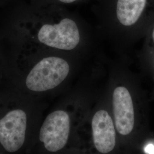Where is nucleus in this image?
<instances>
[{
  "instance_id": "6",
  "label": "nucleus",
  "mask_w": 154,
  "mask_h": 154,
  "mask_svg": "<svg viewBox=\"0 0 154 154\" xmlns=\"http://www.w3.org/2000/svg\"><path fill=\"white\" fill-rule=\"evenodd\" d=\"M92 130L95 148L102 154L112 151L116 146V131L114 123L109 113L99 110L92 119Z\"/></svg>"
},
{
  "instance_id": "3",
  "label": "nucleus",
  "mask_w": 154,
  "mask_h": 154,
  "mask_svg": "<svg viewBox=\"0 0 154 154\" xmlns=\"http://www.w3.org/2000/svg\"><path fill=\"white\" fill-rule=\"evenodd\" d=\"M28 114L16 107L0 116V146L6 152L14 153L25 144L28 125Z\"/></svg>"
},
{
  "instance_id": "9",
  "label": "nucleus",
  "mask_w": 154,
  "mask_h": 154,
  "mask_svg": "<svg viewBox=\"0 0 154 154\" xmlns=\"http://www.w3.org/2000/svg\"><path fill=\"white\" fill-rule=\"evenodd\" d=\"M59 1H60L62 3H65V4H70L72 3L77 0H58Z\"/></svg>"
},
{
  "instance_id": "5",
  "label": "nucleus",
  "mask_w": 154,
  "mask_h": 154,
  "mask_svg": "<svg viewBox=\"0 0 154 154\" xmlns=\"http://www.w3.org/2000/svg\"><path fill=\"white\" fill-rule=\"evenodd\" d=\"M113 110L116 128L119 134H130L134 126V110L132 98L125 87H118L113 93Z\"/></svg>"
},
{
  "instance_id": "7",
  "label": "nucleus",
  "mask_w": 154,
  "mask_h": 154,
  "mask_svg": "<svg viewBox=\"0 0 154 154\" xmlns=\"http://www.w3.org/2000/svg\"><path fill=\"white\" fill-rule=\"evenodd\" d=\"M147 0H118L116 16L120 23L129 26L135 24L142 15Z\"/></svg>"
},
{
  "instance_id": "10",
  "label": "nucleus",
  "mask_w": 154,
  "mask_h": 154,
  "mask_svg": "<svg viewBox=\"0 0 154 154\" xmlns=\"http://www.w3.org/2000/svg\"><path fill=\"white\" fill-rule=\"evenodd\" d=\"M152 38H153V39H154V31H153V33H152Z\"/></svg>"
},
{
  "instance_id": "4",
  "label": "nucleus",
  "mask_w": 154,
  "mask_h": 154,
  "mask_svg": "<svg viewBox=\"0 0 154 154\" xmlns=\"http://www.w3.org/2000/svg\"><path fill=\"white\" fill-rule=\"evenodd\" d=\"M70 130L69 114L63 110H57L46 118L40 128L39 139L47 151L57 152L66 146Z\"/></svg>"
},
{
  "instance_id": "1",
  "label": "nucleus",
  "mask_w": 154,
  "mask_h": 154,
  "mask_svg": "<svg viewBox=\"0 0 154 154\" xmlns=\"http://www.w3.org/2000/svg\"><path fill=\"white\" fill-rule=\"evenodd\" d=\"M69 72V65L64 59L55 56L45 57L27 70L24 86L31 93L45 92L60 85Z\"/></svg>"
},
{
  "instance_id": "2",
  "label": "nucleus",
  "mask_w": 154,
  "mask_h": 154,
  "mask_svg": "<svg viewBox=\"0 0 154 154\" xmlns=\"http://www.w3.org/2000/svg\"><path fill=\"white\" fill-rule=\"evenodd\" d=\"M30 38L41 44L63 50L74 49L79 44L80 35L76 23L69 18L57 23H45L35 33H29Z\"/></svg>"
},
{
  "instance_id": "8",
  "label": "nucleus",
  "mask_w": 154,
  "mask_h": 154,
  "mask_svg": "<svg viewBox=\"0 0 154 154\" xmlns=\"http://www.w3.org/2000/svg\"><path fill=\"white\" fill-rule=\"evenodd\" d=\"M145 151L147 154H154V146L149 144L145 148Z\"/></svg>"
}]
</instances>
